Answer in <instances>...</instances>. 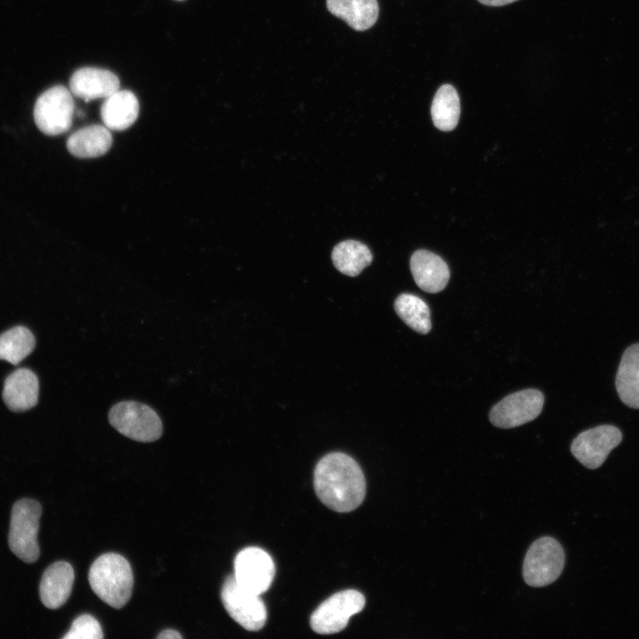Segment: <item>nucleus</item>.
<instances>
[{"label": "nucleus", "mask_w": 639, "mask_h": 639, "mask_svg": "<svg viewBox=\"0 0 639 639\" xmlns=\"http://www.w3.org/2000/svg\"><path fill=\"white\" fill-rule=\"evenodd\" d=\"M159 639H181L182 635L179 632L173 629H165L162 631L158 635Z\"/></svg>", "instance_id": "obj_25"}, {"label": "nucleus", "mask_w": 639, "mask_h": 639, "mask_svg": "<svg viewBox=\"0 0 639 639\" xmlns=\"http://www.w3.org/2000/svg\"><path fill=\"white\" fill-rule=\"evenodd\" d=\"M139 104L133 92L117 91L105 99L100 116L104 125L112 130H123L131 126L138 118Z\"/></svg>", "instance_id": "obj_16"}, {"label": "nucleus", "mask_w": 639, "mask_h": 639, "mask_svg": "<svg viewBox=\"0 0 639 639\" xmlns=\"http://www.w3.org/2000/svg\"><path fill=\"white\" fill-rule=\"evenodd\" d=\"M373 259L369 248L363 243L348 240L338 243L332 251L335 267L342 273L354 277L368 266Z\"/></svg>", "instance_id": "obj_20"}, {"label": "nucleus", "mask_w": 639, "mask_h": 639, "mask_svg": "<svg viewBox=\"0 0 639 639\" xmlns=\"http://www.w3.org/2000/svg\"><path fill=\"white\" fill-rule=\"evenodd\" d=\"M275 565L271 556L257 547L241 550L234 559L233 577L241 588L260 596L271 586Z\"/></svg>", "instance_id": "obj_11"}, {"label": "nucleus", "mask_w": 639, "mask_h": 639, "mask_svg": "<svg viewBox=\"0 0 639 639\" xmlns=\"http://www.w3.org/2000/svg\"><path fill=\"white\" fill-rule=\"evenodd\" d=\"M35 344V337L27 327L11 328L0 335V359L17 365L34 350Z\"/></svg>", "instance_id": "obj_23"}, {"label": "nucleus", "mask_w": 639, "mask_h": 639, "mask_svg": "<svg viewBox=\"0 0 639 639\" xmlns=\"http://www.w3.org/2000/svg\"><path fill=\"white\" fill-rule=\"evenodd\" d=\"M394 309L398 317L413 330L423 335L430 331V311L422 298L412 294H401L394 302Z\"/></svg>", "instance_id": "obj_22"}, {"label": "nucleus", "mask_w": 639, "mask_h": 639, "mask_svg": "<svg viewBox=\"0 0 639 639\" xmlns=\"http://www.w3.org/2000/svg\"><path fill=\"white\" fill-rule=\"evenodd\" d=\"M621 440L622 433L619 428L611 424L599 425L580 432L572 440L571 452L583 466L596 469Z\"/></svg>", "instance_id": "obj_10"}, {"label": "nucleus", "mask_w": 639, "mask_h": 639, "mask_svg": "<svg viewBox=\"0 0 639 639\" xmlns=\"http://www.w3.org/2000/svg\"><path fill=\"white\" fill-rule=\"evenodd\" d=\"M615 385L621 401L639 409V343L627 347L621 357Z\"/></svg>", "instance_id": "obj_17"}, {"label": "nucleus", "mask_w": 639, "mask_h": 639, "mask_svg": "<svg viewBox=\"0 0 639 639\" xmlns=\"http://www.w3.org/2000/svg\"><path fill=\"white\" fill-rule=\"evenodd\" d=\"M365 606L364 596L354 589L334 594L325 600L312 613L310 620L312 630L320 635L342 631L350 618Z\"/></svg>", "instance_id": "obj_7"}, {"label": "nucleus", "mask_w": 639, "mask_h": 639, "mask_svg": "<svg viewBox=\"0 0 639 639\" xmlns=\"http://www.w3.org/2000/svg\"><path fill=\"white\" fill-rule=\"evenodd\" d=\"M41 513L39 502L31 499L18 501L12 509L9 546L26 563L36 561L40 554L37 532Z\"/></svg>", "instance_id": "obj_4"}, {"label": "nucleus", "mask_w": 639, "mask_h": 639, "mask_svg": "<svg viewBox=\"0 0 639 639\" xmlns=\"http://www.w3.org/2000/svg\"><path fill=\"white\" fill-rule=\"evenodd\" d=\"M565 554L562 545L554 538L543 536L529 547L523 564V578L533 588L554 582L562 573Z\"/></svg>", "instance_id": "obj_5"}, {"label": "nucleus", "mask_w": 639, "mask_h": 639, "mask_svg": "<svg viewBox=\"0 0 639 639\" xmlns=\"http://www.w3.org/2000/svg\"><path fill=\"white\" fill-rule=\"evenodd\" d=\"M64 639H101L103 631L99 622L90 614L78 616L72 623Z\"/></svg>", "instance_id": "obj_24"}, {"label": "nucleus", "mask_w": 639, "mask_h": 639, "mask_svg": "<svg viewBox=\"0 0 639 639\" xmlns=\"http://www.w3.org/2000/svg\"><path fill=\"white\" fill-rule=\"evenodd\" d=\"M544 396L535 389L511 393L493 406L489 419L493 425L510 429L534 420L541 413Z\"/></svg>", "instance_id": "obj_9"}, {"label": "nucleus", "mask_w": 639, "mask_h": 639, "mask_svg": "<svg viewBox=\"0 0 639 639\" xmlns=\"http://www.w3.org/2000/svg\"><path fill=\"white\" fill-rule=\"evenodd\" d=\"M71 93L84 101L106 99L119 91L120 81L109 70L86 67L77 69L69 81Z\"/></svg>", "instance_id": "obj_12"}, {"label": "nucleus", "mask_w": 639, "mask_h": 639, "mask_svg": "<svg viewBox=\"0 0 639 639\" xmlns=\"http://www.w3.org/2000/svg\"><path fill=\"white\" fill-rule=\"evenodd\" d=\"M93 592L106 604L120 609L130 600L133 588V573L129 562L116 553L99 556L89 571Z\"/></svg>", "instance_id": "obj_2"}, {"label": "nucleus", "mask_w": 639, "mask_h": 639, "mask_svg": "<svg viewBox=\"0 0 639 639\" xmlns=\"http://www.w3.org/2000/svg\"><path fill=\"white\" fill-rule=\"evenodd\" d=\"M74 111L71 91L63 85H55L38 97L34 107V120L43 133L57 136L70 129Z\"/></svg>", "instance_id": "obj_6"}, {"label": "nucleus", "mask_w": 639, "mask_h": 639, "mask_svg": "<svg viewBox=\"0 0 639 639\" xmlns=\"http://www.w3.org/2000/svg\"><path fill=\"white\" fill-rule=\"evenodd\" d=\"M39 383L37 376L29 369L20 368L5 380L3 398L12 411H25L37 403Z\"/></svg>", "instance_id": "obj_15"}, {"label": "nucleus", "mask_w": 639, "mask_h": 639, "mask_svg": "<svg viewBox=\"0 0 639 639\" xmlns=\"http://www.w3.org/2000/svg\"><path fill=\"white\" fill-rule=\"evenodd\" d=\"M481 4L488 6H501L511 4L517 0H477Z\"/></svg>", "instance_id": "obj_26"}, {"label": "nucleus", "mask_w": 639, "mask_h": 639, "mask_svg": "<svg viewBox=\"0 0 639 639\" xmlns=\"http://www.w3.org/2000/svg\"><path fill=\"white\" fill-rule=\"evenodd\" d=\"M327 10L357 31L370 28L377 20V0H327Z\"/></svg>", "instance_id": "obj_19"}, {"label": "nucleus", "mask_w": 639, "mask_h": 639, "mask_svg": "<svg viewBox=\"0 0 639 639\" xmlns=\"http://www.w3.org/2000/svg\"><path fill=\"white\" fill-rule=\"evenodd\" d=\"M314 488L327 507L337 512H349L363 501L366 480L354 459L343 453H331L315 467Z\"/></svg>", "instance_id": "obj_1"}, {"label": "nucleus", "mask_w": 639, "mask_h": 639, "mask_svg": "<svg viewBox=\"0 0 639 639\" xmlns=\"http://www.w3.org/2000/svg\"><path fill=\"white\" fill-rule=\"evenodd\" d=\"M113 138L110 130L102 125H90L69 136L67 148L78 158H94L105 154L111 147Z\"/></svg>", "instance_id": "obj_18"}, {"label": "nucleus", "mask_w": 639, "mask_h": 639, "mask_svg": "<svg viewBox=\"0 0 639 639\" xmlns=\"http://www.w3.org/2000/svg\"><path fill=\"white\" fill-rule=\"evenodd\" d=\"M75 573L70 564L59 561L51 564L43 572L39 592L42 603L50 609H57L68 599Z\"/></svg>", "instance_id": "obj_14"}, {"label": "nucleus", "mask_w": 639, "mask_h": 639, "mask_svg": "<svg viewBox=\"0 0 639 639\" xmlns=\"http://www.w3.org/2000/svg\"><path fill=\"white\" fill-rule=\"evenodd\" d=\"M110 424L122 435L138 442H154L162 434V422L151 406L134 400L114 404L109 410Z\"/></svg>", "instance_id": "obj_3"}, {"label": "nucleus", "mask_w": 639, "mask_h": 639, "mask_svg": "<svg viewBox=\"0 0 639 639\" xmlns=\"http://www.w3.org/2000/svg\"><path fill=\"white\" fill-rule=\"evenodd\" d=\"M430 112L433 123L438 130L450 131L456 127L461 106L459 95L454 86L444 84L438 88L433 98Z\"/></svg>", "instance_id": "obj_21"}, {"label": "nucleus", "mask_w": 639, "mask_h": 639, "mask_svg": "<svg viewBox=\"0 0 639 639\" xmlns=\"http://www.w3.org/2000/svg\"><path fill=\"white\" fill-rule=\"evenodd\" d=\"M410 268L417 286L428 293L443 290L450 277L446 263L428 250L415 251L410 259Z\"/></svg>", "instance_id": "obj_13"}, {"label": "nucleus", "mask_w": 639, "mask_h": 639, "mask_svg": "<svg viewBox=\"0 0 639 639\" xmlns=\"http://www.w3.org/2000/svg\"><path fill=\"white\" fill-rule=\"evenodd\" d=\"M221 600L231 618L249 631H257L265 624L267 612L258 595L236 582L233 575L227 577L221 590Z\"/></svg>", "instance_id": "obj_8"}]
</instances>
